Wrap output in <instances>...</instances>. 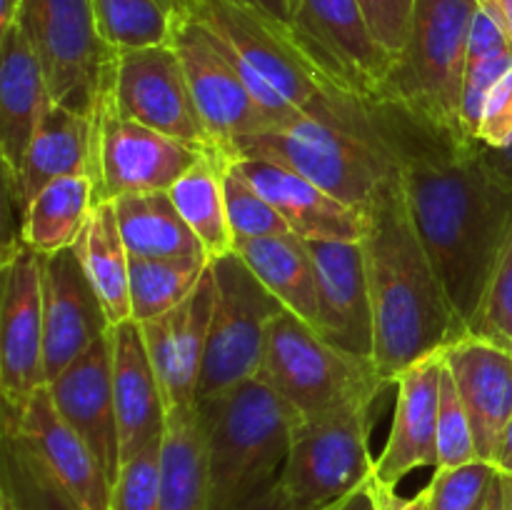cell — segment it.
Segmentation results:
<instances>
[{
    "instance_id": "cell-16",
    "label": "cell",
    "mask_w": 512,
    "mask_h": 510,
    "mask_svg": "<svg viewBox=\"0 0 512 510\" xmlns=\"http://www.w3.org/2000/svg\"><path fill=\"white\" fill-rule=\"evenodd\" d=\"M113 328L75 248L43 255L45 383Z\"/></svg>"
},
{
    "instance_id": "cell-17",
    "label": "cell",
    "mask_w": 512,
    "mask_h": 510,
    "mask_svg": "<svg viewBox=\"0 0 512 510\" xmlns=\"http://www.w3.org/2000/svg\"><path fill=\"white\" fill-rule=\"evenodd\" d=\"M3 425L15 430V435L85 510H110L113 483L88 443L58 413L48 385L35 390L23 408L3 405Z\"/></svg>"
},
{
    "instance_id": "cell-44",
    "label": "cell",
    "mask_w": 512,
    "mask_h": 510,
    "mask_svg": "<svg viewBox=\"0 0 512 510\" xmlns=\"http://www.w3.org/2000/svg\"><path fill=\"white\" fill-rule=\"evenodd\" d=\"M370 488H373L375 503L378 510H433V500H430V490L423 488L413 495V498H400L395 488L383 485L378 478H370Z\"/></svg>"
},
{
    "instance_id": "cell-21",
    "label": "cell",
    "mask_w": 512,
    "mask_h": 510,
    "mask_svg": "<svg viewBox=\"0 0 512 510\" xmlns=\"http://www.w3.org/2000/svg\"><path fill=\"white\" fill-rule=\"evenodd\" d=\"M443 350L410 365L395 380V410L388 443L375 458V478L395 485L418 468H438V405Z\"/></svg>"
},
{
    "instance_id": "cell-26",
    "label": "cell",
    "mask_w": 512,
    "mask_h": 510,
    "mask_svg": "<svg viewBox=\"0 0 512 510\" xmlns=\"http://www.w3.org/2000/svg\"><path fill=\"white\" fill-rule=\"evenodd\" d=\"M65 175L93 178V118L53 103L30 143L18 178L8 185L18 213L23 215L40 190Z\"/></svg>"
},
{
    "instance_id": "cell-19",
    "label": "cell",
    "mask_w": 512,
    "mask_h": 510,
    "mask_svg": "<svg viewBox=\"0 0 512 510\" xmlns=\"http://www.w3.org/2000/svg\"><path fill=\"white\" fill-rule=\"evenodd\" d=\"M50 398L65 423L88 443L100 468L115 483L123 468L120 428L113 393V348L110 330L95 340L78 360L48 383Z\"/></svg>"
},
{
    "instance_id": "cell-27",
    "label": "cell",
    "mask_w": 512,
    "mask_h": 510,
    "mask_svg": "<svg viewBox=\"0 0 512 510\" xmlns=\"http://www.w3.org/2000/svg\"><path fill=\"white\" fill-rule=\"evenodd\" d=\"M235 253L288 313L318 330V278L308 240L295 233L235 240Z\"/></svg>"
},
{
    "instance_id": "cell-41",
    "label": "cell",
    "mask_w": 512,
    "mask_h": 510,
    "mask_svg": "<svg viewBox=\"0 0 512 510\" xmlns=\"http://www.w3.org/2000/svg\"><path fill=\"white\" fill-rule=\"evenodd\" d=\"M468 333L512 350V233Z\"/></svg>"
},
{
    "instance_id": "cell-12",
    "label": "cell",
    "mask_w": 512,
    "mask_h": 510,
    "mask_svg": "<svg viewBox=\"0 0 512 510\" xmlns=\"http://www.w3.org/2000/svg\"><path fill=\"white\" fill-rule=\"evenodd\" d=\"M290 33L330 83L365 105L378 103L393 55L378 43L358 0H298Z\"/></svg>"
},
{
    "instance_id": "cell-31",
    "label": "cell",
    "mask_w": 512,
    "mask_h": 510,
    "mask_svg": "<svg viewBox=\"0 0 512 510\" xmlns=\"http://www.w3.org/2000/svg\"><path fill=\"white\" fill-rule=\"evenodd\" d=\"M230 160L220 153H203L198 163L168 190L175 208L203 243L210 260H218L235 250L225 205V170Z\"/></svg>"
},
{
    "instance_id": "cell-20",
    "label": "cell",
    "mask_w": 512,
    "mask_h": 510,
    "mask_svg": "<svg viewBox=\"0 0 512 510\" xmlns=\"http://www.w3.org/2000/svg\"><path fill=\"white\" fill-rule=\"evenodd\" d=\"M215 308V275L208 265L193 293L170 313L140 325L168 410L198 403V380Z\"/></svg>"
},
{
    "instance_id": "cell-10",
    "label": "cell",
    "mask_w": 512,
    "mask_h": 510,
    "mask_svg": "<svg viewBox=\"0 0 512 510\" xmlns=\"http://www.w3.org/2000/svg\"><path fill=\"white\" fill-rule=\"evenodd\" d=\"M113 75L100 90V98L90 115L95 200L115 203L123 195L168 193L203 153L138 120L125 118L115 105Z\"/></svg>"
},
{
    "instance_id": "cell-23",
    "label": "cell",
    "mask_w": 512,
    "mask_h": 510,
    "mask_svg": "<svg viewBox=\"0 0 512 510\" xmlns=\"http://www.w3.org/2000/svg\"><path fill=\"white\" fill-rule=\"evenodd\" d=\"M473 425L480 460L493 463L505 425L512 420V350L478 335H463L443 350Z\"/></svg>"
},
{
    "instance_id": "cell-8",
    "label": "cell",
    "mask_w": 512,
    "mask_h": 510,
    "mask_svg": "<svg viewBox=\"0 0 512 510\" xmlns=\"http://www.w3.org/2000/svg\"><path fill=\"white\" fill-rule=\"evenodd\" d=\"M215 308L198 380V400L215 398L258 378L268 348L270 323L285 305L260 283L238 253L210 260Z\"/></svg>"
},
{
    "instance_id": "cell-35",
    "label": "cell",
    "mask_w": 512,
    "mask_h": 510,
    "mask_svg": "<svg viewBox=\"0 0 512 510\" xmlns=\"http://www.w3.org/2000/svg\"><path fill=\"white\" fill-rule=\"evenodd\" d=\"M512 70V45L500 30V25L478 5L473 18L468 43V63H465L463 98H460V123L465 133L475 138L483 115V105L490 90Z\"/></svg>"
},
{
    "instance_id": "cell-13",
    "label": "cell",
    "mask_w": 512,
    "mask_h": 510,
    "mask_svg": "<svg viewBox=\"0 0 512 510\" xmlns=\"http://www.w3.org/2000/svg\"><path fill=\"white\" fill-rule=\"evenodd\" d=\"M45 383L43 255L13 235L3 248L0 295V393L3 405L23 408Z\"/></svg>"
},
{
    "instance_id": "cell-40",
    "label": "cell",
    "mask_w": 512,
    "mask_h": 510,
    "mask_svg": "<svg viewBox=\"0 0 512 510\" xmlns=\"http://www.w3.org/2000/svg\"><path fill=\"white\" fill-rule=\"evenodd\" d=\"M160 473H163V440L140 450L123 463L113 483L110 510H160Z\"/></svg>"
},
{
    "instance_id": "cell-43",
    "label": "cell",
    "mask_w": 512,
    "mask_h": 510,
    "mask_svg": "<svg viewBox=\"0 0 512 510\" xmlns=\"http://www.w3.org/2000/svg\"><path fill=\"white\" fill-rule=\"evenodd\" d=\"M475 140L483 143L485 148H508L512 145V70H508L500 78V83L490 90Z\"/></svg>"
},
{
    "instance_id": "cell-37",
    "label": "cell",
    "mask_w": 512,
    "mask_h": 510,
    "mask_svg": "<svg viewBox=\"0 0 512 510\" xmlns=\"http://www.w3.org/2000/svg\"><path fill=\"white\" fill-rule=\"evenodd\" d=\"M225 205H228V220L235 240L293 233L278 210L243 175L235 173L230 163L225 170Z\"/></svg>"
},
{
    "instance_id": "cell-50",
    "label": "cell",
    "mask_w": 512,
    "mask_h": 510,
    "mask_svg": "<svg viewBox=\"0 0 512 510\" xmlns=\"http://www.w3.org/2000/svg\"><path fill=\"white\" fill-rule=\"evenodd\" d=\"M493 465L500 475H508V478H512V420L505 425L503 435H500L498 448H495V455H493Z\"/></svg>"
},
{
    "instance_id": "cell-36",
    "label": "cell",
    "mask_w": 512,
    "mask_h": 510,
    "mask_svg": "<svg viewBox=\"0 0 512 510\" xmlns=\"http://www.w3.org/2000/svg\"><path fill=\"white\" fill-rule=\"evenodd\" d=\"M208 265L210 258H130V318L145 323L178 308L200 283Z\"/></svg>"
},
{
    "instance_id": "cell-14",
    "label": "cell",
    "mask_w": 512,
    "mask_h": 510,
    "mask_svg": "<svg viewBox=\"0 0 512 510\" xmlns=\"http://www.w3.org/2000/svg\"><path fill=\"white\" fill-rule=\"evenodd\" d=\"M173 48L183 60L195 108L215 148L233 160L238 150L268 125L228 48L203 23L183 13L173 35Z\"/></svg>"
},
{
    "instance_id": "cell-42",
    "label": "cell",
    "mask_w": 512,
    "mask_h": 510,
    "mask_svg": "<svg viewBox=\"0 0 512 510\" xmlns=\"http://www.w3.org/2000/svg\"><path fill=\"white\" fill-rule=\"evenodd\" d=\"M370 30L390 55H398L413 23L415 0H358Z\"/></svg>"
},
{
    "instance_id": "cell-48",
    "label": "cell",
    "mask_w": 512,
    "mask_h": 510,
    "mask_svg": "<svg viewBox=\"0 0 512 510\" xmlns=\"http://www.w3.org/2000/svg\"><path fill=\"white\" fill-rule=\"evenodd\" d=\"M478 5L500 25L512 45V0H478Z\"/></svg>"
},
{
    "instance_id": "cell-18",
    "label": "cell",
    "mask_w": 512,
    "mask_h": 510,
    "mask_svg": "<svg viewBox=\"0 0 512 510\" xmlns=\"http://www.w3.org/2000/svg\"><path fill=\"white\" fill-rule=\"evenodd\" d=\"M318 278V333L345 353L373 358L375 320L360 240H308Z\"/></svg>"
},
{
    "instance_id": "cell-51",
    "label": "cell",
    "mask_w": 512,
    "mask_h": 510,
    "mask_svg": "<svg viewBox=\"0 0 512 510\" xmlns=\"http://www.w3.org/2000/svg\"><path fill=\"white\" fill-rule=\"evenodd\" d=\"M483 510H508V480H505V475H495Z\"/></svg>"
},
{
    "instance_id": "cell-25",
    "label": "cell",
    "mask_w": 512,
    "mask_h": 510,
    "mask_svg": "<svg viewBox=\"0 0 512 510\" xmlns=\"http://www.w3.org/2000/svg\"><path fill=\"white\" fill-rule=\"evenodd\" d=\"M230 168L243 175L303 240L363 238V213L303 175L258 158H235Z\"/></svg>"
},
{
    "instance_id": "cell-4",
    "label": "cell",
    "mask_w": 512,
    "mask_h": 510,
    "mask_svg": "<svg viewBox=\"0 0 512 510\" xmlns=\"http://www.w3.org/2000/svg\"><path fill=\"white\" fill-rule=\"evenodd\" d=\"M185 13L220 38L235 63L263 78L295 110L325 125L383 145L363 100L330 83L288 25L235 0H185Z\"/></svg>"
},
{
    "instance_id": "cell-34",
    "label": "cell",
    "mask_w": 512,
    "mask_h": 510,
    "mask_svg": "<svg viewBox=\"0 0 512 510\" xmlns=\"http://www.w3.org/2000/svg\"><path fill=\"white\" fill-rule=\"evenodd\" d=\"M100 35L115 50L173 43L185 0H93Z\"/></svg>"
},
{
    "instance_id": "cell-32",
    "label": "cell",
    "mask_w": 512,
    "mask_h": 510,
    "mask_svg": "<svg viewBox=\"0 0 512 510\" xmlns=\"http://www.w3.org/2000/svg\"><path fill=\"white\" fill-rule=\"evenodd\" d=\"M100 295L110 323H123L130 318V253L120 233L115 203H98L83 235L73 245Z\"/></svg>"
},
{
    "instance_id": "cell-30",
    "label": "cell",
    "mask_w": 512,
    "mask_h": 510,
    "mask_svg": "<svg viewBox=\"0 0 512 510\" xmlns=\"http://www.w3.org/2000/svg\"><path fill=\"white\" fill-rule=\"evenodd\" d=\"M95 205L98 200H95L93 178L65 175L35 195L23 213L20 238L40 255L73 248L83 235Z\"/></svg>"
},
{
    "instance_id": "cell-47",
    "label": "cell",
    "mask_w": 512,
    "mask_h": 510,
    "mask_svg": "<svg viewBox=\"0 0 512 510\" xmlns=\"http://www.w3.org/2000/svg\"><path fill=\"white\" fill-rule=\"evenodd\" d=\"M235 3L248 5V8L258 10V13H263V15H268V18L275 20V23L288 25V28H290L298 0H235Z\"/></svg>"
},
{
    "instance_id": "cell-6",
    "label": "cell",
    "mask_w": 512,
    "mask_h": 510,
    "mask_svg": "<svg viewBox=\"0 0 512 510\" xmlns=\"http://www.w3.org/2000/svg\"><path fill=\"white\" fill-rule=\"evenodd\" d=\"M258 378L293 408L298 423L373 405L390 385L373 358L335 348L288 310L270 323Z\"/></svg>"
},
{
    "instance_id": "cell-22",
    "label": "cell",
    "mask_w": 512,
    "mask_h": 510,
    "mask_svg": "<svg viewBox=\"0 0 512 510\" xmlns=\"http://www.w3.org/2000/svg\"><path fill=\"white\" fill-rule=\"evenodd\" d=\"M53 105L43 63L23 25L0 30V158L5 188L18 178L30 143Z\"/></svg>"
},
{
    "instance_id": "cell-53",
    "label": "cell",
    "mask_w": 512,
    "mask_h": 510,
    "mask_svg": "<svg viewBox=\"0 0 512 510\" xmlns=\"http://www.w3.org/2000/svg\"><path fill=\"white\" fill-rule=\"evenodd\" d=\"M505 480H508V510H512V478L505 475Z\"/></svg>"
},
{
    "instance_id": "cell-49",
    "label": "cell",
    "mask_w": 512,
    "mask_h": 510,
    "mask_svg": "<svg viewBox=\"0 0 512 510\" xmlns=\"http://www.w3.org/2000/svg\"><path fill=\"white\" fill-rule=\"evenodd\" d=\"M330 510H378L373 488H370V480L363 485V488L353 490V493L345 495L343 500H338Z\"/></svg>"
},
{
    "instance_id": "cell-46",
    "label": "cell",
    "mask_w": 512,
    "mask_h": 510,
    "mask_svg": "<svg viewBox=\"0 0 512 510\" xmlns=\"http://www.w3.org/2000/svg\"><path fill=\"white\" fill-rule=\"evenodd\" d=\"M478 155L485 163V168H488L500 183L512 188V145H508V148H485L483 143H478Z\"/></svg>"
},
{
    "instance_id": "cell-29",
    "label": "cell",
    "mask_w": 512,
    "mask_h": 510,
    "mask_svg": "<svg viewBox=\"0 0 512 510\" xmlns=\"http://www.w3.org/2000/svg\"><path fill=\"white\" fill-rule=\"evenodd\" d=\"M160 510H210L208 453L198 420V405L168 410Z\"/></svg>"
},
{
    "instance_id": "cell-39",
    "label": "cell",
    "mask_w": 512,
    "mask_h": 510,
    "mask_svg": "<svg viewBox=\"0 0 512 510\" xmlns=\"http://www.w3.org/2000/svg\"><path fill=\"white\" fill-rule=\"evenodd\" d=\"M478 458L470 425L468 410L460 400L458 385L448 368L443 370L440 383V405H438V468H455V465L473 463Z\"/></svg>"
},
{
    "instance_id": "cell-24",
    "label": "cell",
    "mask_w": 512,
    "mask_h": 510,
    "mask_svg": "<svg viewBox=\"0 0 512 510\" xmlns=\"http://www.w3.org/2000/svg\"><path fill=\"white\" fill-rule=\"evenodd\" d=\"M113 348V393L120 428V458H130L165 438L168 403L163 398L158 373L153 368L143 333L135 320L110 328Z\"/></svg>"
},
{
    "instance_id": "cell-52",
    "label": "cell",
    "mask_w": 512,
    "mask_h": 510,
    "mask_svg": "<svg viewBox=\"0 0 512 510\" xmlns=\"http://www.w3.org/2000/svg\"><path fill=\"white\" fill-rule=\"evenodd\" d=\"M20 13V0H0V30L13 25Z\"/></svg>"
},
{
    "instance_id": "cell-9",
    "label": "cell",
    "mask_w": 512,
    "mask_h": 510,
    "mask_svg": "<svg viewBox=\"0 0 512 510\" xmlns=\"http://www.w3.org/2000/svg\"><path fill=\"white\" fill-rule=\"evenodd\" d=\"M18 23L43 63L53 103L93 115L118 60L100 35L93 0H20Z\"/></svg>"
},
{
    "instance_id": "cell-55",
    "label": "cell",
    "mask_w": 512,
    "mask_h": 510,
    "mask_svg": "<svg viewBox=\"0 0 512 510\" xmlns=\"http://www.w3.org/2000/svg\"><path fill=\"white\" fill-rule=\"evenodd\" d=\"M483 508H485V505H483Z\"/></svg>"
},
{
    "instance_id": "cell-5",
    "label": "cell",
    "mask_w": 512,
    "mask_h": 510,
    "mask_svg": "<svg viewBox=\"0 0 512 510\" xmlns=\"http://www.w3.org/2000/svg\"><path fill=\"white\" fill-rule=\"evenodd\" d=\"M475 13L478 0H415L408 40L390 63L378 103L400 105L468 135L460 123V98Z\"/></svg>"
},
{
    "instance_id": "cell-38",
    "label": "cell",
    "mask_w": 512,
    "mask_h": 510,
    "mask_svg": "<svg viewBox=\"0 0 512 510\" xmlns=\"http://www.w3.org/2000/svg\"><path fill=\"white\" fill-rule=\"evenodd\" d=\"M495 475L498 470L488 460L435 468L433 480L428 483L433 510H483Z\"/></svg>"
},
{
    "instance_id": "cell-2",
    "label": "cell",
    "mask_w": 512,
    "mask_h": 510,
    "mask_svg": "<svg viewBox=\"0 0 512 510\" xmlns=\"http://www.w3.org/2000/svg\"><path fill=\"white\" fill-rule=\"evenodd\" d=\"M375 320L373 360L390 385L403 370L463 338L428 250L410 218L400 173L363 210L360 238Z\"/></svg>"
},
{
    "instance_id": "cell-1",
    "label": "cell",
    "mask_w": 512,
    "mask_h": 510,
    "mask_svg": "<svg viewBox=\"0 0 512 510\" xmlns=\"http://www.w3.org/2000/svg\"><path fill=\"white\" fill-rule=\"evenodd\" d=\"M398 165L410 218L465 333L512 233V188L478 155V140L390 103L368 105Z\"/></svg>"
},
{
    "instance_id": "cell-28",
    "label": "cell",
    "mask_w": 512,
    "mask_h": 510,
    "mask_svg": "<svg viewBox=\"0 0 512 510\" xmlns=\"http://www.w3.org/2000/svg\"><path fill=\"white\" fill-rule=\"evenodd\" d=\"M115 215L130 258H208L203 243L178 213L170 193L123 195L115 200Z\"/></svg>"
},
{
    "instance_id": "cell-54",
    "label": "cell",
    "mask_w": 512,
    "mask_h": 510,
    "mask_svg": "<svg viewBox=\"0 0 512 510\" xmlns=\"http://www.w3.org/2000/svg\"><path fill=\"white\" fill-rule=\"evenodd\" d=\"M0 510H5V508H3V505H0Z\"/></svg>"
},
{
    "instance_id": "cell-7",
    "label": "cell",
    "mask_w": 512,
    "mask_h": 510,
    "mask_svg": "<svg viewBox=\"0 0 512 510\" xmlns=\"http://www.w3.org/2000/svg\"><path fill=\"white\" fill-rule=\"evenodd\" d=\"M235 158L283 165L360 213L380 185L398 175V165L385 145L368 143L308 115H298L290 123L263 125Z\"/></svg>"
},
{
    "instance_id": "cell-45",
    "label": "cell",
    "mask_w": 512,
    "mask_h": 510,
    "mask_svg": "<svg viewBox=\"0 0 512 510\" xmlns=\"http://www.w3.org/2000/svg\"><path fill=\"white\" fill-rule=\"evenodd\" d=\"M333 505L305 503V500H298L295 495H290L288 490L278 483V485H273L268 493H263L260 498H255L253 503L245 505L243 510H330Z\"/></svg>"
},
{
    "instance_id": "cell-15",
    "label": "cell",
    "mask_w": 512,
    "mask_h": 510,
    "mask_svg": "<svg viewBox=\"0 0 512 510\" xmlns=\"http://www.w3.org/2000/svg\"><path fill=\"white\" fill-rule=\"evenodd\" d=\"M113 93L125 118L138 120L200 153H220L195 108L183 60L173 43L118 50Z\"/></svg>"
},
{
    "instance_id": "cell-11",
    "label": "cell",
    "mask_w": 512,
    "mask_h": 510,
    "mask_svg": "<svg viewBox=\"0 0 512 510\" xmlns=\"http://www.w3.org/2000/svg\"><path fill=\"white\" fill-rule=\"evenodd\" d=\"M373 405L298 423L280 485L298 500L333 505L375 475L370 455Z\"/></svg>"
},
{
    "instance_id": "cell-33",
    "label": "cell",
    "mask_w": 512,
    "mask_h": 510,
    "mask_svg": "<svg viewBox=\"0 0 512 510\" xmlns=\"http://www.w3.org/2000/svg\"><path fill=\"white\" fill-rule=\"evenodd\" d=\"M0 505L5 510H85L5 425L0 438Z\"/></svg>"
},
{
    "instance_id": "cell-3",
    "label": "cell",
    "mask_w": 512,
    "mask_h": 510,
    "mask_svg": "<svg viewBox=\"0 0 512 510\" xmlns=\"http://www.w3.org/2000/svg\"><path fill=\"white\" fill-rule=\"evenodd\" d=\"M210 510H243L280 483L298 415L260 378L198 400Z\"/></svg>"
}]
</instances>
